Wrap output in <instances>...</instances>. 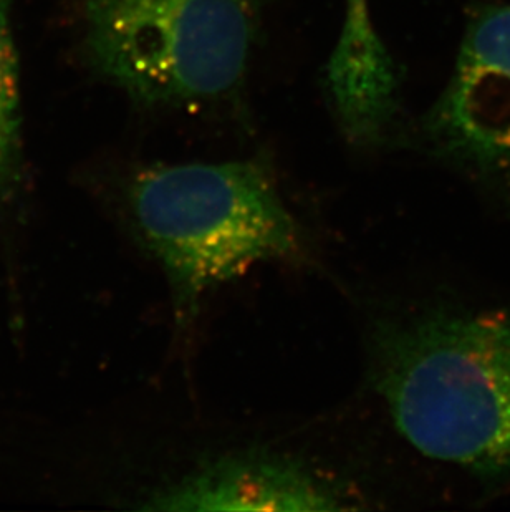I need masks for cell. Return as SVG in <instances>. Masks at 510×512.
Returning a JSON list of instances; mask_svg holds the SVG:
<instances>
[{
    "label": "cell",
    "instance_id": "1",
    "mask_svg": "<svg viewBox=\"0 0 510 512\" xmlns=\"http://www.w3.org/2000/svg\"><path fill=\"white\" fill-rule=\"evenodd\" d=\"M368 353L373 390L409 445L479 476L510 473V314L385 315Z\"/></svg>",
    "mask_w": 510,
    "mask_h": 512
},
{
    "label": "cell",
    "instance_id": "2",
    "mask_svg": "<svg viewBox=\"0 0 510 512\" xmlns=\"http://www.w3.org/2000/svg\"><path fill=\"white\" fill-rule=\"evenodd\" d=\"M128 211L163 269L179 332L193 327L219 285L304 249L299 223L259 161L150 168L131 183Z\"/></svg>",
    "mask_w": 510,
    "mask_h": 512
},
{
    "label": "cell",
    "instance_id": "3",
    "mask_svg": "<svg viewBox=\"0 0 510 512\" xmlns=\"http://www.w3.org/2000/svg\"><path fill=\"white\" fill-rule=\"evenodd\" d=\"M251 0H90L88 52L146 105L221 97L251 52Z\"/></svg>",
    "mask_w": 510,
    "mask_h": 512
},
{
    "label": "cell",
    "instance_id": "4",
    "mask_svg": "<svg viewBox=\"0 0 510 512\" xmlns=\"http://www.w3.org/2000/svg\"><path fill=\"white\" fill-rule=\"evenodd\" d=\"M429 131L444 155L467 168L510 173V5L472 22Z\"/></svg>",
    "mask_w": 510,
    "mask_h": 512
},
{
    "label": "cell",
    "instance_id": "5",
    "mask_svg": "<svg viewBox=\"0 0 510 512\" xmlns=\"http://www.w3.org/2000/svg\"><path fill=\"white\" fill-rule=\"evenodd\" d=\"M357 496L304 461L264 451L217 456L143 496L148 511H345Z\"/></svg>",
    "mask_w": 510,
    "mask_h": 512
},
{
    "label": "cell",
    "instance_id": "6",
    "mask_svg": "<svg viewBox=\"0 0 510 512\" xmlns=\"http://www.w3.org/2000/svg\"><path fill=\"white\" fill-rule=\"evenodd\" d=\"M20 148L19 62L15 52L10 0H0V199L19 181Z\"/></svg>",
    "mask_w": 510,
    "mask_h": 512
},
{
    "label": "cell",
    "instance_id": "7",
    "mask_svg": "<svg viewBox=\"0 0 510 512\" xmlns=\"http://www.w3.org/2000/svg\"><path fill=\"white\" fill-rule=\"evenodd\" d=\"M376 44L378 39L371 27L366 0H347V19L338 45L348 52H366Z\"/></svg>",
    "mask_w": 510,
    "mask_h": 512
}]
</instances>
